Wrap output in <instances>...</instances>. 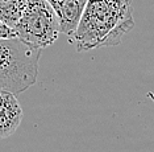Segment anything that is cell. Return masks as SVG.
I'll return each mask as SVG.
<instances>
[{"mask_svg":"<svg viewBox=\"0 0 154 152\" xmlns=\"http://www.w3.org/2000/svg\"><path fill=\"white\" fill-rule=\"evenodd\" d=\"M59 21L61 33L72 36L78 28L87 0H48Z\"/></svg>","mask_w":154,"mask_h":152,"instance_id":"obj_5","label":"cell"},{"mask_svg":"<svg viewBox=\"0 0 154 152\" xmlns=\"http://www.w3.org/2000/svg\"><path fill=\"white\" fill-rule=\"evenodd\" d=\"M13 29L21 41L38 49L53 45L61 33L58 17L48 0H28Z\"/></svg>","mask_w":154,"mask_h":152,"instance_id":"obj_3","label":"cell"},{"mask_svg":"<svg viewBox=\"0 0 154 152\" xmlns=\"http://www.w3.org/2000/svg\"><path fill=\"white\" fill-rule=\"evenodd\" d=\"M28 0H0V20L9 27H15Z\"/></svg>","mask_w":154,"mask_h":152,"instance_id":"obj_6","label":"cell"},{"mask_svg":"<svg viewBox=\"0 0 154 152\" xmlns=\"http://www.w3.org/2000/svg\"><path fill=\"white\" fill-rule=\"evenodd\" d=\"M41 50L19 37H0V90L17 95L32 87L38 78Z\"/></svg>","mask_w":154,"mask_h":152,"instance_id":"obj_2","label":"cell"},{"mask_svg":"<svg viewBox=\"0 0 154 152\" xmlns=\"http://www.w3.org/2000/svg\"><path fill=\"white\" fill-rule=\"evenodd\" d=\"M0 37L3 38H13V37H17L15 29H13L12 27L7 25L5 23H3L2 20H0Z\"/></svg>","mask_w":154,"mask_h":152,"instance_id":"obj_7","label":"cell"},{"mask_svg":"<svg viewBox=\"0 0 154 152\" xmlns=\"http://www.w3.org/2000/svg\"><path fill=\"white\" fill-rule=\"evenodd\" d=\"M23 121V108L16 94L0 90V139L11 136Z\"/></svg>","mask_w":154,"mask_h":152,"instance_id":"obj_4","label":"cell"},{"mask_svg":"<svg viewBox=\"0 0 154 152\" xmlns=\"http://www.w3.org/2000/svg\"><path fill=\"white\" fill-rule=\"evenodd\" d=\"M133 27L132 0H87L72 38L78 52L116 47Z\"/></svg>","mask_w":154,"mask_h":152,"instance_id":"obj_1","label":"cell"}]
</instances>
